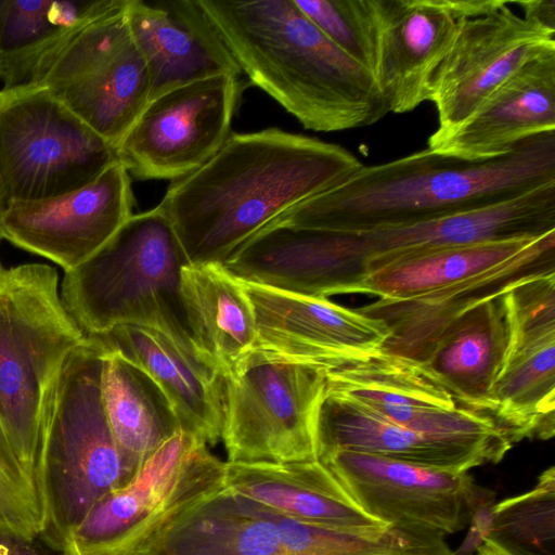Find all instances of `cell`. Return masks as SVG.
Wrapping results in <instances>:
<instances>
[{"label":"cell","mask_w":555,"mask_h":555,"mask_svg":"<svg viewBox=\"0 0 555 555\" xmlns=\"http://www.w3.org/2000/svg\"><path fill=\"white\" fill-rule=\"evenodd\" d=\"M362 165L341 145L279 128L231 133L205 165L173 181L158 206L190 263H223L282 214Z\"/></svg>","instance_id":"cell-1"},{"label":"cell","mask_w":555,"mask_h":555,"mask_svg":"<svg viewBox=\"0 0 555 555\" xmlns=\"http://www.w3.org/2000/svg\"><path fill=\"white\" fill-rule=\"evenodd\" d=\"M555 182V131L512 152L468 162L427 147L377 165H362L333 189L270 224L362 234L400 228L504 201Z\"/></svg>","instance_id":"cell-2"},{"label":"cell","mask_w":555,"mask_h":555,"mask_svg":"<svg viewBox=\"0 0 555 555\" xmlns=\"http://www.w3.org/2000/svg\"><path fill=\"white\" fill-rule=\"evenodd\" d=\"M241 70L306 129L371 126L388 113L371 70L336 47L295 0H198Z\"/></svg>","instance_id":"cell-3"},{"label":"cell","mask_w":555,"mask_h":555,"mask_svg":"<svg viewBox=\"0 0 555 555\" xmlns=\"http://www.w3.org/2000/svg\"><path fill=\"white\" fill-rule=\"evenodd\" d=\"M189 263L171 222L157 205L132 215L95 254L65 271L61 299L87 336L119 325L145 326L204 363L181 296V271Z\"/></svg>","instance_id":"cell-4"},{"label":"cell","mask_w":555,"mask_h":555,"mask_svg":"<svg viewBox=\"0 0 555 555\" xmlns=\"http://www.w3.org/2000/svg\"><path fill=\"white\" fill-rule=\"evenodd\" d=\"M85 337L62 302L53 267L24 263L0 272V450L21 465L40 504L47 406L65 360Z\"/></svg>","instance_id":"cell-5"},{"label":"cell","mask_w":555,"mask_h":555,"mask_svg":"<svg viewBox=\"0 0 555 555\" xmlns=\"http://www.w3.org/2000/svg\"><path fill=\"white\" fill-rule=\"evenodd\" d=\"M104 350L87 336L69 353L44 420L39 491L40 534L61 551L90 508L133 473L111 429L102 398Z\"/></svg>","instance_id":"cell-6"},{"label":"cell","mask_w":555,"mask_h":555,"mask_svg":"<svg viewBox=\"0 0 555 555\" xmlns=\"http://www.w3.org/2000/svg\"><path fill=\"white\" fill-rule=\"evenodd\" d=\"M126 4L93 0L27 82L44 87L115 147L151 100L149 69L131 34Z\"/></svg>","instance_id":"cell-7"},{"label":"cell","mask_w":555,"mask_h":555,"mask_svg":"<svg viewBox=\"0 0 555 555\" xmlns=\"http://www.w3.org/2000/svg\"><path fill=\"white\" fill-rule=\"evenodd\" d=\"M224 477L225 463L179 430L90 508L64 548L76 555H143L184 514L224 488Z\"/></svg>","instance_id":"cell-8"},{"label":"cell","mask_w":555,"mask_h":555,"mask_svg":"<svg viewBox=\"0 0 555 555\" xmlns=\"http://www.w3.org/2000/svg\"><path fill=\"white\" fill-rule=\"evenodd\" d=\"M118 162L106 142L44 87L0 90V202L38 201L78 189Z\"/></svg>","instance_id":"cell-9"},{"label":"cell","mask_w":555,"mask_h":555,"mask_svg":"<svg viewBox=\"0 0 555 555\" xmlns=\"http://www.w3.org/2000/svg\"><path fill=\"white\" fill-rule=\"evenodd\" d=\"M327 369L254 349L223 377V442L229 463L318 460L317 414Z\"/></svg>","instance_id":"cell-10"},{"label":"cell","mask_w":555,"mask_h":555,"mask_svg":"<svg viewBox=\"0 0 555 555\" xmlns=\"http://www.w3.org/2000/svg\"><path fill=\"white\" fill-rule=\"evenodd\" d=\"M237 77L217 76L152 99L116 146L138 180H179L205 165L229 138Z\"/></svg>","instance_id":"cell-11"},{"label":"cell","mask_w":555,"mask_h":555,"mask_svg":"<svg viewBox=\"0 0 555 555\" xmlns=\"http://www.w3.org/2000/svg\"><path fill=\"white\" fill-rule=\"evenodd\" d=\"M356 503L384 524L443 538L474 514L478 488L467 472L337 450L318 459Z\"/></svg>","instance_id":"cell-12"},{"label":"cell","mask_w":555,"mask_h":555,"mask_svg":"<svg viewBox=\"0 0 555 555\" xmlns=\"http://www.w3.org/2000/svg\"><path fill=\"white\" fill-rule=\"evenodd\" d=\"M509 0L493 12L457 21L453 43L431 83L439 131L466 119L526 64L555 53V29L517 14Z\"/></svg>","instance_id":"cell-13"},{"label":"cell","mask_w":555,"mask_h":555,"mask_svg":"<svg viewBox=\"0 0 555 555\" xmlns=\"http://www.w3.org/2000/svg\"><path fill=\"white\" fill-rule=\"evenodd\" d=\"M130 175L118 160L87 184L7 205L3 240L72 270L95 254L132 216Z\"/></svg>","instance_id":"cell-14"},{"label":"cell","mask_w":555,"mask_h":555,"mask_svg":"<svg viewBox=\"0 0 555 555\" xmlns=\"http://www.w3.org/2000/svg\"><path fill=\"white\" fill-rule=\"evenodd\" d=\"M240 280V279H238ZM256 325V349L327 370L382 350L385 323L325 297L308 296L240 280Z\"/></svg>","instance_id":"cell-15"},{"label":"cell","mask_w":555,"mask_h":555,"mask_svg":"<svg viewBox=\"0 0 555 555\" xmlns=\"http://www.w3.org/2000/svg\"><path fill=\"white\" fill-rule=\"evenodd\" d=\"M326 390L417 433L507 437L490 414L459 406L422 362L383 351L327 370Z\"/></svg>","instance_id":"cell-16"},{"label":"cell","mask_w":555,"mask_h":555,"mask_svg":"<svg viewBox=\"0 0 555 555\" xmlns=\"http://www.w3.org/2000/svg\"><path fill=\"white\" fill-rule=\"evenodd\" d=\"M554 230L555 182H550L428 221L362 234L340 233V237L352 268L367 275L395 261L437 249L533 237Z\"/></svg>","instance_id":"cell-17"},{"label":"cell","mask_w":555,"mask_h":555,"mask_svg":"<svg viewBox=\"0 0 555 555\" xmlns=\"http://www.w3.org/2000/svg\"><path fill=\"white\" fill-rule=\"evenodd\" d=\"M551 273H555V230L492 270L416 297L378 298L357 310L387 326L389 335L380 351L423 362L439 334L457 317L526 280Z\"/></svg>","instance_id":"cell-18"},{"label":"cell","mask_w":555,"mask_h":555,"mask_svg":"<svg viewBox=\"0 0 555 555\" xmlns=\"http://www.w3.org/2000/svg\"><path fill=\"white\" fill-rule=\"evenodd\" d=\"M315 436L318 459L333 451L349 450L453 472L499 463L513 446L506 436L452 437L417 433L326 388L317 414Z\"/></svg>","instance_id":"cell-19"},{"label":"cell","mask_w":555,"mask_h":555,"mask_svg":"<svg viewBox=\"0 0 555 555\" xmlns=\"http://www.w3.org/2000/svg\"><path fill=\"white\" fill-rule=\"evenodd\" d=\"M376 51L373 76L389 113L429 101L433 79L448 54L457 21L443 0H373Z\"/></svg>","instance_id":"cell-20"},{"label":"cell","mask_w":555,"mask_h":555,"mask_svg":"<svg viewBox=\"0 0 555 555\" xmlns=\"http://www.w3.org/2000/svg\"><path fill=\"white\" fill-rule=\"evenodd\" d=\"M126 16L149 69L151 100L188 83L242 73L198 0H127Z\"/></svg>","instance_id":"cell-21"},{"label":"cell","mask_w":555,"mask_h":555,"mask_svg":"<svg viewBox=\"0 0 555 555\" xmlns=\"http://www.w3.org/2000/svg\"><path fill=\"white\" fill-rule=\"evenodd\" d=\"M551 131H555V53L519 68L460 125L436 130L427 149L463 160L486 162Z\"/></svg>","instance_id":"cell-22"},{"label":"cell","mask_w":555,"mask_h":555,"mask_svg":"<svg viewBox=\"0 0 555 555\" xmlns=\"http://www.w3.org/2000/svg\"><path fill=\"white\" fill-rule=\"evenodd\" d=\"M91 336L105 350L120 353L155 380L169 400L180 430L207 446L221 440L223 376L188 357L154 328L126 324Z\"/></svg>","instance_id":"cell-23"},{"label":"cell","mask_w":555,"mask_h":555,"mask_svg":"<svg viewBox=\"0 0 555 555\" xmlns=\"http://www.w3.org/2000/svg\"><path fill=\"white\" fill-rule=\"evenodd\" d=\"M224 485L301 521L353 531L389 527L362 509L319 460L281 464L225 462Z\"/></svg>","instance_id":"cell-24"},{"label":"cell","mask_w":555,"mask_h":555,"mask_svg":"<svg viewBox=\"0 0 555 555\" xmlns=\"http://www.w3.org/2000/svg\"><path fill=\"white\" fill-rule=\"evenodd\" d=\"M181 296L202 361L232 376L256 347L254 313L240 280L222 263H189Z\"/></svg>","instance_id":"cell-25"},{"label":"cell","mask_w":555,"mask_h":555,"mask_svg":"<svg viewBox=\"0 0 555 555\" xmlns=\"http://www.w3.org/2000/svg\"><path fill=\"white\" fill-rule=\"evenodd\" d=\"M507 346L508 325L501 295L447 325L422 363L457 403L489 414L490 393Z\"/></svg>","instance_id":"cell-26"},{"label":"cell","mask_w":555,"mask_h":555,"mask_svg":"<svg viewBox=\"0 0 555 555\" xmlns=\"http://www.w3.org/2000/svg\"><path fill=\"white\" fill-rule=\"evenodd\" d=\"M143 555H286L273 512L228 487L189 511Z\"/></svg>","instance_id":"cell-27"},{"label":"cell","mask_w":555,"mask_h":555,"mask_svg":"<svg viewBox=\"0 0 555 555\" xmlns=\"http://www.w3.org/2000/svg\"><path fill=\"white\" fill-rule=\"evenodd\" d=\"M103 350L106 416L134 474L155 449L180 430L179 422L166 395L144 370L116 351Z\"/></svg>","instance_id":"cell-28"},{"label":"cell","mask_w":555,"mask_h":555,"mask_svg":"<svg viewBox=\"0 0 555 555\" xmlns=\"http://www.w3.org/2000/svg\"><path fill=\"white\" fill-rule=\"evenodd\" d=\"M489 414L511 441L555 434V337L505 356L490 393Z\"/></svg>","instance_id":"cell-29"},{"label":"cell","mask_w":555,"mask_h":555,"mask_svg":"<svg viewBox=\"0 0 555 555\" xmlns=\"http://www.w3.org/2000/svg\"><path fill=\"white\" fill-rule=\"evenodd\" d=\"M540 236L462 245L404 258L369 273L359 293L384 299L424 295L512 260Z\"/></svg>","instance_id":"cell-30"},{"label":"cell","mask_w":555,"mask_h":555,"mask_svg":"<svg viewBox=\"0 0 555 555\" xmlns=\"http://www.w3.org/2000/svg\"><path fill=\"white\" fill-rule=\"evenodd\" d=\"M92 1L0 0V80L25 85L39 62L77 25Z\"/></svg>","instance_id":"cell-31"},{"label":"cell","mask_w":555,"mask_h":555,"mask_svg":"<svg viewBox=\"0 0 555 555\" xmlns=\"http://www.w3.org/2000/svg\"><path fill=\"white\" fill-rule=\"evenodd\" d=\"M516 555H555V468L491 509L488 535Z\"/></svg>","instance_id":"cell-32"},{"label":"cell","mask_w":555,"mask_h":555,"mask_svg":"<svg viewBox=\"0 0 555 555\" xmlns=\"http://www.w3.org/2000/svg\"><path fill=\"white\" fill-rule=\"evenodd\" d=\"M295 3L336 47L373 74L376 51L373 0H295Z\"/></svg>","instance_id":"cell-33"},{"label":"cell","mask_w":555,"mask_h":555,"mask_svg":"<svg viewBox=\"0 0 555 555\" xmlns=\"http://www.w3.org/2000/svg\"><path fill=\"white\" fill-rule=\"evenodd\" d=\"M507 352L555 337V273L526 280L502 295Z\"/></svg>","instance_id":"cell-34"},{"label":"cell","mask_w":555,"mask_h":555,"mask_svg":"<svg viewBox=\"0 0 555 555\" xmlns=\"http://www.w3.org/2000/svg\"><path fill=\"white\" fill-rule=\"evenodd\" d=\"M44 515L27 475L0 450V531L34 541L43 531Z\"/></svg>","instance_id":"cell-35"},{"label":"cell","mask_w":555,"mask_h":555,"mask_svg":"<svg viewBox=\"0 0 555 555\" xmlns=\"http://www.w3.org/2000/svg\"><path fill=\"white\" fill-rule=\"evenodd\" d=\"M454 18L482 16L499 9L505 0H443Z\"/></svg>","instance_id":"cell-36"},{"label":"cell","mask_w":555,"mask_h":555,"mask_svg":"<svg viewBox=\"0 0 555 555\" xmlns=\"http://www.w3.org/2000/svg\"><path fill=\"white\" fill-rule=\"evenodd\" d=\"M522 10V15L530 17L540 24L555 29V0H527L513 1Z\"/></svg>","instance_id":"cell-37"},{"label":"cell","mask_w":555,"mask_h":555,"mask_svg":"<svg viewBox=\"0 0 555 555\" xmlns=\"http://www.w3.org/2000/svg\"><path fill=\"white\" fill-rule=\"evenodd\" d=\"M0 555H42L34 541L23 537L0 531Z\"/></svg>","instance_id":"cell-38"},{"label":"cell","mask_w":555,"mask_h":555,"mask_svg":"<svg viewBox=\"0 0 555 555\" xmlns=\"http://www.w3.org/2000/svg\"><path fill=\"white\" fill-rule=\"evenodd\" d=\"M477 555H516L504 546L486 537L477 546Z\"/></svg>","instance_id":"cell-39"},{"label":"cell","mask_w":555,"mask_h":555,"mask_svg":"<svg viewBox=\"0 0 555 555\" xmlns=\"http://www.w3.org/2000/svg\"><path fill=\"white\" fill-rule=\"evenodd\" d=\"M3 206L0 202V242L3 240V235H2V228H1V217H2V212H3Z\"/></svg>","instance_id":"cell-40"},{"label":"cell","mask_w":555,"mask_h":555,"mask_svg":"<svg viewBox=\"0 0 555 555\" xmlns=\"http://www.w3.org/2000/svg\"><path fill=\"white\" fill-rule=\"evenodd\" d=\"M62 555H76V554L72 550L66 547L62 551Z\"/></svg>","instance_id":"cell-41"},{"label":"cell","mask_w":555,"mask_h":555,"mask_svg":"<svg viewBox=\"0 0 555 555\" xmlns=\"http://www.w3.org/2000/svg\"><path fill=\"white\" fill-rule=\"evenodd\" d=\"M4 268L2 267L1 262H0V272L3 270Z\"/></svg>","instance_id":"cell-42"}]
</instances>
